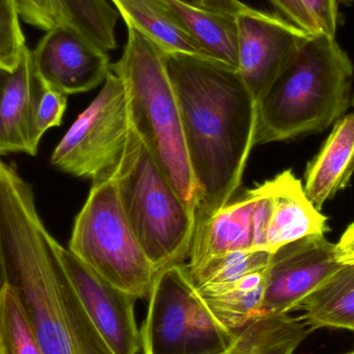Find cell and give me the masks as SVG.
Here are the masks:
<instances>
[{"label":"cell","mask_w":354,"mask_h":354,"mask_svg":"<svg viewBox=\"0 0 354 354\" xmlns=\"http://www.w3.org/2000/svg\"><path fill=\"white\" fill-rule=\"evenodd\" d=\"M198 189L196 221L229 203L255 147L257 102L239 70L187 54H166Z\"/></svg>","instance_id":"6da1fadb"},{"label":"cell","mask_w":354,"mask_h":354,"mask_svg":"<svg viewBox=\"0 0 354 354\" xmlns=\"http://www.w3.org/2000/svg\"><path fill=\"white\" fill-rule=\"evenodd\" d=\"M37 212L32 185L0 167V249L43 354H112L87 316Z\"/></svg>","instance_id":"7a4b0ae2"},{"label":"cell","mask_w":354,"mask_h":354,"mask_svg":"<svg viewBox=\"0 0 354 354\" xmlns=\"http://www.w3.org/2000/svg\"><path fill=\"white\" fill-rule=\"evenodd\" d=\"M353 74L336 37L312 35L258 101L255 145L330 128L351 106Z\"/></svg>","instance_id":"3957f363"},{"label":"cell","mask_w":354,"mask_h":354,"mask_svg":"<svg viewBox=\"0 0 354 354\" xmlns=\"http://www.w3.org/2000/svg\"><path fill=\"white\" fill-rule=\"evenodd\" d=\"M122 57L111 64L126 88L131 126L167 176L181 199L195 209L198 189L192 174L180 110L166 66V53L133 27Z\"/></svg>","instance_id":"277c9868"},{"label":"cell","mask_w":354,"mask_h":354,"mask_svg":"<svg viewBox=\"0 0 354 354\" xmlns=\"http://www.w3.org/2000/svg\"><path fill=\"white\" fill-rule=\"evenodd\" d=\"M112 176L131 228L156 272L183 263L193 241L195 209L181 199L132 128Z\"/></svg>","instance_id":"5b68a950"},{"label":"cell","mask_w":354,"mask_h":354,"mask_svg":"<svg viewBox=\"0 0 354 354\" xmlns=\"http://www.w3.org/2000/svg\"><path fill=\"white\" fill-rule=\"evenodd\" d=\"M68 250L113 286L138 299L149 297L157 272L131 228L112 174L93 180Z\"/></svg>","instance_id":"8992f818"},{"label":"cell","mask_w":354,"mask_h":354,"mask_svg":"<svg viewBox=\"0 0 354 354\" xmlns=\"http://www.w3.org/2000/svg\"><path fill=\"white\" fill-rule=\"evenodd\" d=\"M147 301L142 354H221L236 338L209 311L185 264L158 270Z\"/></svg>","instance_id":"52a82bcc"},{"label":"cell","mask_w":354,"mask_h":354,"mask_svg":"<svg viewBox=\"0 0 354 354\" xmlns=\"http://www.w3.org/2000/svg\"><path fill=\"white\" fill-rule=\"evenodd\" d=\"M131 128L124 82L110 71L99 95L56 145L51 165L91 180L111 176L124 155Z\"/></svg>","instance_id":"ba28073f"},{"label":"cell","mask_w":354,"mask_h":354,"mask_svg":"<svg viewBox=\"0 0 354 354\" xmlns=\"http://www.w3.org/2000/svg\"><path fill=\"white\" fill-rule=\"evenodd\" d=\"M239 70L256 102L303 49L313 33L280 15L250 8L235 17Z\"/></svg>","instance_id":"9c48e42d"},{"label":"cell","mask_w":354,"mask_h":354,"mask_svg":"<svg viewBox=\"0 0 354 354\" xmlns=\"http://www.w3.org/2000/svg\"><path fill=\"white\" fill-rule=\"evenodd\" d=\"M342 266L336 243L324 235H312L277 250L268 266L261 316L295 311Z\"/></svg>","instance_id":"30bf717a"},{"label":"cell","mask_w":354,"mask_h":354,"mask_svg":"<svg viewBox=\"0 0 354 354\" xmlns=\"http://www.w3.org/2000/svg\"><path fill=\"white\" fill-rule=\"evenodd\" d=\"M272 212L268 180L214 214L196 221L187 268L231 252L266 250Z\"/></svg>","instance_id":"8fae6325"},{"label":"cell","mask_w":354,"mask_h":354,"mask_svg":"<svg viewBox=\"0 0 354 354\" xmlns=\"http://www.w3.org/2000/svg\"><path fill=\"white\" fill-rule=\"evenodd\" d=\"M58 253L91 324L112 354H139L137 297L110 284L58 243Z\"/></svg>","instance_id":"7c38bea8"},{"label":"cell","mask_w":354,"mask_h":354,"mask_svg":"<svg viewBox=\"0 0 354 354\" xmlns=\"http://www.w3.org/2000/svg\"><path fill=\"white\" fill-rule=\"evenodd\" d=\"M31 57L39 84L66 95L95 88L111 71L107 52L64 24L46 31L31 51Z\"/></svg>","instance_id":"4fadbf2b"},{"label":"cell","mask_w":354,"mask_h":354,"mask_svg":"<svg viewBox=\"0 0 354 354\" xmlns=\"http://www.w3.org/2000/svg\"><path fill=\"white\" fill-rule=\"evenodd\" d=\"M39 87L28 47L14 70H0V157L37 156L39 143L35 140L33 115Z\"/></svg>","instance_id":"5bb4252c"},{"label":"cell","mask_w":354,"mask_h":354,"mask_svg":"<svg viewBox=\"0 0 354 354\" xmlns=\"http://www.w3.org/2000/svg\"><path fill=\"white\" fill-rule=\"evenodd\" d=\"M268 183L272 212L266 234V251L274 253L293 241L328 232V218L311 203L301 181L291 170L283 171Z\"/></svg>","instance_id":"9a60e30c"},{"label":"cell","mask_w":354,"mask_h":354,"mask_svg":"<svg viewBox=\"0 0 354 354\" xmlns=\"http://www.w3.org/2000/svg\"><path fill=\"white\" fill-rule=\"evenodd\" d=\"M354 174V112L339 120L319 153L308 164L304 185L316 209L322 210L351 183Z\"/></svg>","instance_id":"2e32d148"},{"label":"cell","mask_w":354,"mask_h":354,"mask_svg":"<svg viewBox=\"0 0 354 354\" xmlns=\"http://www.w3.org/2000/svg\"><path fill=\"white\" fill-rule=\"evenodd\" d=\"M183 27L210 59L239 68L235 17L199 8L181 0H153Z\"/></svg>","instance_id":"e0dca14e"},{"label":"cell","mask_w":354,"mask_h":354,"mask_svg":"<svg viewBox=\"0 0 354 354\" xmlns=\"http://www.w3.org/2000/svg\"><path fill=\"white\" fill-rule=\"evenodd\" d=\"M268 270V266L228 284L196 288L218 322L237 332L261 316Z\"/></svg>","instance_id":"ac0fdd59"},{"label":"cell","mask_w":354,"mask_h":354,"mask_svg":"<svg viewBox=\"0 0 354 354\" xmlns=\"http://www.w3.org/2000/svg\"><path fill=\"white\" fill-rule=\"evenodd\" d=\"M313 332L301 316L262 315L237 330L231 346L221 354H295Z\"/></svg>","instance_id":"d6986e66"},{"label":"cell","mask_w":354,"mask_h":354,"mask_svg":"<svg viewBox=\"0 0 354 354\" xmlns=\"http://www.w3.org/2000/svg\"><path fill=\"white\" fill-rule=\"evenodd\" d=\"M109 1L118 10L127 26L140 31L166 54L181 53L209 58L201 46L153 0Z\"/></svg>","instance_id":"ffe728a7"},{"label":"cell","mask_w":354,"mask_h":354,"mask_svg":"<svg viewBox=\"0 0 354 354\" xmlns=\"http://www.w3.org/2000/svg\"><path fill=\"white\" fill-rule=\"evenodd\" d=\"M297 310L304 311L301 317L314 332L322 328L354 332V264L343 266Z\"/></svg>","instance_id":"44dd1931"},{"label":"cell","mask_w":354,"mask_h":354,"mask_svg":"<svg viewBox=\"0 0 354 354\" xmlns=\"http://www.w3.org/2000/svg\"><path fill=\"white\" fill-rule=\"evenodd\" d=\"M58 24L66 25L103 51L118 48L120 14L109 0H52Z\"/></svg>","instance_id":"7402d4cb"},{"label":"cell","mask_w":354,"mask_h":354,"mask_svg":"<svg viewBox=\"0 0 354 354\" xmlns=\"http://www.w3.org/2000/svg\"><path fill=\"white\" fill-rule=\"evenodd\" d=\"M272 253L266 250L231 252L187 268L197 288L228 284L270 266Z\"/></svg>","instance_id":"603a6c76"},{"label":"cell","mask_w":354,"mask_h":354,"mask_svg":"<svg viewBox=\"0 0 354 354\" xmlns=\"http://www.w3.org/2000/svg\"><path fill=\"white\" fill-rule=\"evenodd\" d=\"M0 354H43L20 295L8 284L0 297Z\"/></svg>","instance_id":"cb8c5ba5"},{"label":"cell","mask_w":354,"mask_h":354,"mask_svg":"<svg viewBox=\"0 0 354 354\" xmlns=\"http://www.w3.org/2000/svg\"><path fill=\"white\" fill-rule=\"evenodd\" d=\"M26 47L17 0H0V70H14Z\"/></svg>","instance_id":"d4e9b609"},{"label":"cell","mask_w":354,"mask_h":354,"mask_svg":"<svg viewBox=\"0 0 354 354\" xmlns=\"http://www.w3.org/2000/svg\"><path fill=\"white\" fill-rule=\"evenodd\" d=\"M39 85L33 115V130L35 140L39 143L48 130L62 126L68 107V95L52 87Z\"/></svg>","instance_id":"484cf974"},{"label":"cell","mask_w":354,"mask_h":354,"mask_svg":"<svg viewBox=\"0 0 354 354\" xmlns=\"http://www.w3.org/2000/svg\"><path fill=\"white\" fill-rule=\"evenodd\" d=\"M313 23L315 33L336 37L340 0H301Z\"/></svg>","instance_id":"4316f807"},{"label":"cell","mask_w":354,"mask_h":354,"mask_svg":"<svg viewBox=\"0 0 354 354\" xmlns=\"http://www.w3.org/2000/svg\"><path fill=\"white\" fill-rule=\"evenodd\" d=\"M20 17L27 24L49 30L58 24L52 0H17Z\"/></svg>","instance_id":"83f0119b"},{"label":"cell","mask_w":354,"mask_h":354,"mask_svg":"<svg viewBox=\"0 0 354 354\" xmlns=\"http://www.w3.org/2000/svg\"><path fill=\"white\" fill-rule=\"evenodd\" d=\"M278 15L310 33H315L313 23L301 0H268Z\"/></svg>","instance_id":"f1b7e54d"},{"label":"cell","mask_w":354,"mask_h":354,"mask_svg":"<svg viewBox=\"0 0 354 354\" xmlns=\"http://www.w3.org/2000/svg\"><path fill=\"white\" fill-rule=\"evenodd\" d=\"M197 2L200 8L232 16L247 12L251 8L239 0H197Z\"/></svg>","instance_id":"f546056e"},{"label":"cell","mask_w":354,"mask_h":354,"mask_svg":"<svg viewBox=\"0 0 354 354\" xmlns=\"http://www.w3.org/2000/svg\"><path fill=\"white\" fill-rule=\"evenodd\" d=\"M337 258L342 266L354 264V223L343 233L338 243H336Z\"/></svg>","instance_id":"4dcf8cb0"},{"label":"cell","mask_w":354,"mask_h":354,"mask_svg":"<svg viewBox=\"0 0 354 354\" xmlns=\"http://www.w3.org/2000/svg\"><path fill=\"white\" fill-rule=\"evenodd\" d=\"M8 274H6V264H4L3 256L0 249V297L3 292L4 288L8 286Z\"/></svg>","instance_id":"1f68e13d"},{"label":"cell","mask_w":354,"mask_h":354,"mask_svg":"<svg viewBox=\"0 0 354 354\" xmlns=\"http://www.w3.org/2000/svg\"><path fill=\"white\" fill-rule=\"evenodd\" d=\"M181 1L187 2V3L193 4V6H198L197 0H181ZM200 8V6H199Z\"/></svg>","instance_id":"d6a6232c"},{"label":"cell","mask_w":354,"mask_h":354,"mask_svg":"<svg viewBox=\"0 0 354 354\" xmlns=\"http://www.w3.org/2000/svg\"><path fill=\"white\" fill-rule=\"evenodd\" d=\"M351 103H353V107H354V95H353V102H351Z\"/></svg>","instance_id":"836d02e7"},{"label":"cell","mask_w":354,"mask_h":354,"mask_svg":"<svg viewBox=\"0 0 354 354\" xmlns=\"http://www.w3.org/2000/svg\"><path fill=\"white\" fill-rule=\"evenodd\" d=\"M347 354H353V353H347Z\"/></svg>","instance_id":"e575fe53"},{"label":"cell","mask_w":354,"mask_h":354,"mask_svg":"<svg viewBox=\"0 0 354 354\" xmlns=\"http://www.w3.org/2000/svg\"><path fill=\"white\" fill-rule=\"evenodd\" d=\"M353 354H354V351H353Z\"/></svg>","instance_id":"d590c367"}]
</instances>
